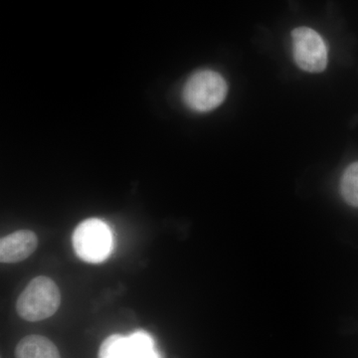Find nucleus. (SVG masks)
<instances>
[{
    "instance_id": "nucleus-6",
    "label": "nucleus",
    "mask_w": 358,
    "mask_h": 358,
    "mask_svg": "<svg viewBox=\"0 0 358 358\" xmlns=\"http://www.w3.org/2000/svg\"><path fill=\"white\" fill-rule=\"evenodd\" d=\"M38 246V238L31 230H17L0 240L1 263H20L31 256Z\"/></svg>"
},
{
    "instance_id": "nucleus-5",
    "label": "nucleus",
    "mask_w": 358,
    "mask_h": 358,
    "mask_svg": "<svg viewBox=\"0 0 358 358\" xmlns=\"http://www.w3.org/2000/svg\"><path fill=\"white\" fill-rule=\"evenodd\" d=\"M99 358H162L154 338L138 331L128 336L113 334L103 341Z\"/></svg>"
},
{
    "instance_id": "nucleus-3",
    "label": "nucleus",
    "mask_w": 358,
    "mask_h": 358,
    "mask_svg": "<svg viewBox=\"0 0 358 358\" xmlns=\"http://www.w3.org/2000/svg\"><path fill=\"white\" fill-rule=\"evenodd\" d=\"M75 253L87 263H102L113 248V237L109 226L98 218L82 221L73 233Z\"/></svg>"
},
{
    "instance_id": "nucleus-7",
    "label": "nucleus",
    "mask_w": 358,
    "mask_h": 358,
    "mask_svg": "<svg viewBox=\"0 0 358 358\" xmlns=\"http://www.w3.org/2000/svg\"><path fill=\"white\" fill-rule=\"evenodd\" d=\"M16 358H61L58 348L45 336H25L16 346Z\"/></svg>"
},
{
    "instance_id": "nucleus-2",
    "label": "nucleus",
    "mask_w": 358,
    "mask_h": 358,
    "mask_svg": "<svg viewBox=\"0 0 358 358\" xmlns=\"http://www.w3.org/2000/svg\"><path fill=\"white\" fill-rule=\"evenodd\" d=\"M228 86L222 75L212 70L195 72L183 88V102L197 113L210 112L218 108L227 96Z\"/></svg>"
},
{
    "instance_id": "nucleus-8",
    "label": "nucleus",
    "mask_w": 358,
    "mask_h": 358,
    "mask_svg": "<svg viewBox=\"0 0 358 358\" xmlns=\"http://www.w3.org/2000/svg\"><path fill=\"white\" fill-rule=\"evenodd\" d=\"M341 192L348 204L358 207V162L345 169L341 181Z\"/></svg>"
},
{
    "instance_id": "nucleus-1",
    "label": "nucleus",
    "mask_w": 358,
    "mask_h": 358,
    "mask_svg": "<svg viewBox=\"0 0 358 358\" xmlns=\"http://www.w3.org/2000/svg\"><path fill=\"white\" fill-rule=\"evenodd\" d=\"M61 294L56 282L50 278H34L20 294L16 303L18 315L27 322L49 319L57 312Z\"/></svg>"
},
{
    "instance_id": "nucleus-4",
    "label": "nucleus",
    "mask_w": 358,
    "mask_h": 358,
    "mask_svg": "<svg viewBox=\"0 0 358 358\" xmlns=\"http://www.w3.org/2000/svg\"><path fill=\"white\" fill-rule=\"evenodd\" d=\"M294 62L301 70L320 73L327 68V48L324 39L312 28L299 27L292 32Z\"/></svg>"
}]
</instances>
